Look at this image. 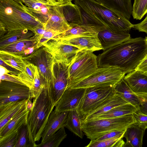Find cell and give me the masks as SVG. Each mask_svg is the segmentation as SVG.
Listing matches in <instances>:
<instances>
[{
    "instance_id": "1",
    "label": "cell",
    "mask_w": 147,
    "mask_h": 147,
    "mask_svg": "<svg viewBox=\"0 0 147 147\" xmlns=\"http://www.w3.org/2000/svg\"><path fill=\"white\" fill-rule=\"evenodd\" d=\"M147 53L145 38H130L99 54L98 67H116L127 74L135 69Z\"/></svg>"
},
{
    "instance_id": "2",
    "label": "cell",
    "mask_w": 147,
    "mask_h": 147,
    "mask_svg": "<svg viewBox=\"0 0 147 147\" xmlns=\"http://www.w3.org/2000/svg\"><path fill=\"white\" fill-rule=\"evenodd\" d=\"M81 10L82 25L114 31H127L134 24L96 0H74Z\"/></svg>"
},
{
    "instance_id": "3",
    "label": "cell",
    "mask_w": 147,
    "mask_h": 147,
    "mask_svg": "<svg viewBox=\"0 0 147 147\" xmlns=\"http://www.w3.org/2000/svg\"><path fill=\"white\" fill-rule=\"evenodd\" d=\"M0 22L7 31L27 29L34 33L36 28L44 26L27 6L13 0H0Z\"/></svg>"
},
{
    "instance_id": "4",
    "label": "cell",
    "mask_w": 147,
    "mask_h": 147,
    "mask_svg": "<svg viewBox=\"0 0 147 147\" xmlns=\"http://www.w3.org/2000/svg\"><path fill=\"white\" fill-rule=\"evenodd\" d=\"M33 99L27 122L34 141L38 142L55 105L47 88H45L38 97Z\"/></svg>"
},
{
    "instance_id": "5",
    "label": "cell",
    "mask_w": 147,
    "mask_h": 147,
    "mask_svg": "<svg viewBox=\"0 0 147 147\" xmlns=\"http://www.w3.org/2000/svg\"><path fill=\"white\" fill-rule=\"evenodd\" d=\"M135 122L133 114H130L117 117L83 121L82 129L88 138L94 140L111 131L125 130Z\"/></svg>"
},
{
    "instance_id": "6",
    "label": "cell",
    "mask_w": 147,
    "mask_h": 147,
    "mask_svg": "<svg viewBox=\"0 0 147 147\" xmlns=\"http://www.w3.org/2000/svg\"><path fill=\"white\" fill-rule=\"evenodd\" d=\"M98 68L97 56L93 52L84 50L79 51L69 66L68 86L86 78Z\"/></svg>"
},
{
    "instance_id": "7",
    "label": "cell",
    "mask_w": 147,
    "mask_h": 147,
    "mask_svg": "<svg viewBox=\"0 0 147 147\" xmlns=\"http://www.w3.org/2000/svg\"><path fill=\"white\" fill-rule=\"evenodd\" d=\"M125 74L117 68L98 67L94 73L87 78L70 84L67 88H86L98 86H114L124 78Z\"/></svg>"
},
{
    "instance_id": "8",
    "label": "cell",
    "mask_w": 147,
    "mask_h": 147,
    "mask_svg": "<svg viewBox=\"0 0 147 147\" xmlns=\"http://www.w3.org/2000/svg\"><path fill=\"white\" fill-rule=\"evenodd\" d=\"M113 86H98L86 88L84 94L77 109L84 119L115 93Z\"/></svg>"
},
{
    "instance_id": "9",
    "label": "cell",
    "mask_w": 147,
    "mask_h": 147,
    "mask_svg": "<svg viewBox=\"0 0 147 147\" xmlns=\"http://www.w3.org/2000/svg\"><path fill=\"white\" fill-rule=\"evenodd\" d=\"M70 64L55 62L53 64L51 80L47 88L55 106L68 86Z\"/></svg>"
},
{
    "instance_id": "10",
    "label": "cell",
    "mask_w": 147,
    "mask_h": 147,
    "mask_svg": "<svg viewBox=\"0 0 147 147\" xmlns=\"http://www.w3.org/2000/svg\"><path fill=\"white\" fill-rule=\"evenodd\" d=\"M24 57L37 66L40 76L45 82L46 88L47 87L51 80L53 67L55 62L52 55L42 46Z\"/></svg>"
},
{
    "instance_id": "11",
    "label": "cell",
    "mask_w": 147,
    "mask_h": 147,
    "mask_svg": "<svg viewBox=\"0 0 147 147\" xmlns=\"http://www.w3.org/2000/svg\"><path fill=\"white\" fill-rule=\"evenodd\" d=\"M30 99L28 86L16 83L0 80V105L11 102Z\"/></svg>"
},
{
    "instance_id": "12",
    "label": "cell",
    "mask_w": 147,
    "mask_h": 147,
    "mask_svg": "<svg viewBox=\"0 0 147 147\" xmlns=\"http://www.w3.org/2000/svg\"><path fill=\"white\" fill-rule=\"evenodd\" d=\"M44 48L53 56L55 62H63L69 64L77 53L78 48L61 43L55 40L50 39L42 45Z\"/></svg>"
},
{
    "instance_id": "13",
    "label": "cell",
    "mask_w": 147,
    "mask_h": 147,
    "mask_svg": "<svg viewBox=\"0 0 147 147\" xmlns=\"http://www.w3.org/2000/svg\"><path fill=\"white\" fill-rule=\"evenodd\" d=\"M85 88H67L55 106L59 112L77 109L85 91Z\"/></svg>"
},
{
    "instance_id": "14",
    "label": "cell",
    "mask_w": 147,
    "mask_h": 147,
    "mask_svg": "<svg viewBox=\"0 0 147 147\" xmlns=\"http://www.w3.org/2000/svg\"><path fill=\"white\" fill-rule=\"evenodd\" d=\"M27 7L31 13L44 26L49 19L51 14V9L58 2L54 3L46 0H20Z\"/></svg>"
},
{
    "instance_id": "15",
    "label": "cell",
    "mask_w": 147,
    "mask_h": 147,
    "mask_svg": "<svg viewBox=\"0 0 147 147\" xmlns=\"http://www.w3.org/2000/svg\"><path fill=\"white\" fill-rule=\"evenodd\" d=\"M55 40L61 43L75 47L80 51H90L93 52L103 50L98 34L83 36L69 39Z\"/></svg>"
},
{
    "instance_id": "16",
    "label": "cell",
    "mask_w": 147,
    "mask_h": 147,
    "mask_svg": "<svg viewBox=\"0 0 147 147\" xmlns=\"http://www.w3.org/2000/svg\"><path fill=\"white\" fill-rule=\"evenodd\" d=\"M63 6V4H58L52 7L51 16L44 26L45 29L60 34L71 28L64 15Z\"/></svg>"
},
{
    "instance_id": "17",
    "label": "cell",
    "mask_w": 147,
    "mask_h": 147,
    "mask_svg": "<svg viewBox=\"0 0 147 147\" xmlns=\"http://www.w3.org/2000/svg\"><path fill=\"white\" fill-rule=\"evenodd\" d=\"M38 37L34 35L31 38L20 41L7 45L0 50L23 57L28 56L38 49Z\"/></svg>"
},
{
    "instance_id": "18",
    "label": "cell",
    "mask_w": 147,
    "mask_h": 147,
    "mask_svg": "<svg viewBox=\"0 0 147 147\" xmlns=\"http://www.w3.org/2000/svg\"><path fill=\"white\" fill-rule=\"evenodd\" d=\"M68 111L59 112L55 110L51 113L41 135L42 142L62 127H65Z\"/></svg>"
},
{
    "instance_id": "19",
    "label": "cell",
    "mask_w": 147,
    "mask_h": 147,
    "mask_svg": "<svg viewBox=\"0 0 147 147\" xmlns=\"http://www.w3.org/2000/svg\"><path fill=\"white\" fill-rule=\"evenodd\" d=\"M98 36L103 48V51L131 38L129 32L114 31L107 29L99 32Z\"/></svg>"
},
{
    "instance_id": "20",
    "label": "cell",
    "mask_w": 147,
    "mask_h": 147,
    "mask_svg": "<svg viewBox=\"0 0 147 147\" xmlns=\"http://www.w3.org/2000/svg\"><path fill=\"white\" fill-rule=\"evenodd\" d=\"M30 100V99H24L0 105V130L16 114L27 105Z\"/></svg>"
},
{
    "instance_id": "21",
    "label": "cell",
    "mask_w": 147,
    "mask_h": 147,
    "mask_svg": "<svg viewBox=\"0 0 147 147\" xmlns=\"http://www.w3.org/2000/svg\"><path fill=\"white\" fill-rule=\"evenodd\" d=\"M29 102L0 130V137L5 136L18 131L23 125L27 122L28 115L30 111Z\"/></svg>"
},
{
    "instance_id": "22",
    "label": "cell",
    "mask_w": 147,
    "mask_h": 147,
    "mask_svg": "<svg viewBox=\"0 0 147 147\" xmlns=\"http://www.w3.org/2000/svg\"><path fill=\"white\" fill-rule=\"evenodd\" d=\"M123 79L135 94H147V74L134 70Z\"/></svg>"
},
{
    "instance_id": "23",
    "label": "cell",
    "mask_w": 147,
    "mask_h": 147,
    "mask_svg": "<svg viewBox=\"0 0 147 147\" xmlns=\"http://www.w3.org/2000/svg\"><path fill=\"white\" fill-rule=\"evenodd\" d=\"M146 129L135 122L130 125L126 129L123 136L126 140L123 147H142Z\"/></svg>"
},
{
    "instance_id": "24",
    "label": "cell",
    "mask_w": 147,
    "mask_h": 147,
    "mask_svg": "<svg viewBox=\"0 0 147 147\" xmlns=\"http://www.w3.org/2000/svg\"><path fill=\"white\" fill-rule=\"evenodd\" d=\"M67 30L51 39L59 40L69 39L83 36H94L98 34V32L95 28L87 25H74Z\"/></svg>"
},
{
    "instance_id": "25",
    "label": "cell",
    "mask_w": 147,
    "mask_h": 147,
    "mask_svg": "<svg viewBox=\"0 0 147 147\" xmlns=\"http://www.w3.org/2000/svg\"><path fill=\"white\" fill-rule=\"evenodd\" d=\"M127 103H128L115 93L89 113L84 118L83 121L92 119L113 108Z\"/></svg>"
},
{
    "instance_id": "26",
    "label": "cell",
    "mask_w": 147,
    "mask_h": 147,
    "mask_svg": "<svg viewBox=\"0 0 147 147\" xmlns=\"http://www.w3.org/2000/svg\"><path fill=\"white\" fill-rule=\"evenodd\" d=\"M129 20L132 14L131 0H96Z\"/></svg>"
},
{
    "instance_id": "27",
    "label": "cell",
    "mask_w": 147,
    "mask_h": 147,
    "mask_svg": "<svg viewBox=\"0 0 147 147\" xmlns=\"http://www.w3.org/2000/svg\"><path fill=\"white\" fill-rule=\"evenodd\" d=\"M114 90L115 94L138 108L140 103V98L133 92L123 78L115 85Z\"/></svg>"
},
{
    "instance_id": "28",
    "label": "cell",
    "mask_w": 147,
    "mask_h": 147,
    "mask_svg": "<svg viewBox=\"0 0 147 147\" xmlns=\"http://www.w3.org/2000/svg\"><path fill=\"white\" fill-rule=\"evenodd\" d=\"M35 35L27 29L17 30L8 31L0 38V49L11 44L23 40L30 39Z\"/></svg>"
},
{
    "instance_id": "29",
    "label": "cell",
    "mask_w": 147,
    "mask_h": 147,
    "mask_svg": "<svg viewBox=\"0 0 147 147\" xmlns=\"http://www.w3.org/2000/svg\"><path fill=\"white\" fill-rule=\"evenodd\" d=\"M83 118L77 109L68 111L65 127L76 136L83 138L84 133L82 129Z\"/></svg>"
},
{
    "instance_id": "30",
    "label": "cell",
    "mask_w": 147,
    "mask_h": 147,
    "mask_svg": "<svg viewBox=\"0 0 147 147\" xmlns=\"http://www.w3.org/2000/svg\"><path fill=\"white\" fill-rule=\"evenodd\" d=\"M63 10L65 18L71 27L82 24L83 21L81 10L74 3L71 2L63 4Z\"/></svg>"
},
{
    "instance_id": "31",
    "label": "cell",
    "mask_w": 147,
    "mask_h": 147,
    "mask_svg": "<svg viewBox=\"0 0 147 147\" xmlns=\"http://www.w3.org/2000/svg\"><path fill=\"white\" fill-rule=\"evenodd\" d=\"M0 59L21 72L24 71L26 66L30 63L24 57L2 50H0Z\"/></svg>"
},
{
    "instance_id": "32",
    "label": "cell",
    "mask_w": 147,
    "mask_h": 147,
    "mask_svg": "<svg viewBox=\"0 0 147 147\" xmlns=\"http://www.w3.org/2000/svg\"><path fill=\"white\" fill-rule=\"evenodd\" d=\"M137 110V108L135 106L129 103H127L113 108L109 111L91 120L119 117L132 114Z\"/></svg>"
},
{
    "instance_id": "33",
    "label": "cell",
    "mask_w": 147,
    "mask_h": 147,
    "mask_svg": "<svg viewBox=\"0 0 147 147\" xmlns=\"http://www.w3.org/2000/svg\"><path fill=\"white\" fill-rule=\"evenodd\" d=\"M18 139L14 147H36L30 126L27 122L18 129Z\"/></svg>"
},
{
    "instance_id": "34",
    "label": "cell",
    "mask_w": 147,
    "mask_h": 147,
    "mask_svg": "<svg viewBox=\"0 0 147 147\" xmlns=\"http://www.w3.org/2000/svg\"><path fill=\"white\" fill-rule=\"evenodd\" d=\"M37 67L33 64L29 63L26 66L24 71L20 72L17 76L13 75L28 87L30 90L34 84V76Z\"/></svg>"
},
{
    "instance_id": "35",
    "label": "cell",
    "mask_w": 147,
    "mask_h": 147,
    "mask_svg": "<svg viewBox=\"0 0 147 147\" xmlns=\"http://www.w3.org/2000/svg\"><path fill=\"white\" fill-rule=\"evenodd\" d=\"M65 127H62L36 147H58L67 136Z\"/></svg>"
},
{
    "instance_id": "36",
    "label": "cell",
    "mask_w": 147,
    "mask_h": 147,
    "mask_svg": "<svg viewBox=\"0 0 147 147\" xmlns=\"http://www.w3.org/2000/svg\"><path fill=\"white\" fill-rule=\"evenodd\" d=\"M46 87L45 82L40 76L37 67L34 76V84L30 90L31 99L38 97Z\"/></svg>"
},
{
    "instance_id": "37",
    "label": "cell",
    "mask_w": 147,
    "mask_h": 147,
    "mask_svg": "<svg viewBox=\"0 0 147 147\" xmlns=\"http://www.w3.org/2000/svg\"><path fill=\"white\" fill-rule=\"evenodd\" d=\"M147 13V0H134L132 16L134 19L141 20Z\"/></svg>"
},
{
    "instance_id": "38",
    "label": "cell",
    "mask_w": 147,
    "mask_h": 147,
    "mask_svg": "<svg viewBox=\"0 0 147 147\" xmlns=\"http://www.w3.org/2000/svg\"><path fill=\"white\" fill-rule=\"evenodd\" d=\"M124 135L102 140H91L86 147H117L119 140Z\"/></svg>"
},
{
    "instance_id": "39",
    "label": "cell",
    "mask_w": 147,
    "mask_h": 147,
    "mask_svg": "<svg viewBox=\"0 0 147 147\" xmlns=\"http://www.w3.org/2000/svg\"><path fill=\"white\" fill-rule=\"evenodd\" d=\"M18 137V131L5 136L0 137V147H14Z\"/></svg>"
},
{
    "instance_id": "40",
    "label": "cell",
    "mask_w": 147,
    "mask_h": 147,
    "mask_svg": "<svg viewBox=\"0 0 147 147\" xmlns=\"http://www.w3.org/2000/svg\"><path fill=\"white\" fill-rule=\"evenodd\" d=\"M59 34V33L54 31L47 29L43 34L38 37L37 49H38L41 47L44 43Z\"/></svg>"
},
{
    "instance_id": "41",
    "label": "cell",
    "mask_w": 147,
    "mask_h": 147,
    "mask_svg": "<svg viewBox=\"0 0 147 147\" xmlns=\"http://www.w3.org/2000/svg\"><path fill=\"white\" fill-rule=\"evenodd\" d=\"M135 122L141 126L147 129V115L137 110L133 114Z\"/></svg>"
},
{
    "instance_id": "42",
    "label": "cell",
    "mask_w": 147,
    "mask_h": 147,
    "mask_svg": "<svg viewBox=\"0 0 147 147\" xmlns=\"http://www.w3.org/2000/svg\"><path fill=\"white\" fill-rule=\"evenodd\" d=\"M126 129L124 130H115L111 131L104 134L94 140H102L113 138L123 135L124 134Z\"/></svg>"
},
{
    "instance_id": "43",
    "label": "cell",
    "mask_w": 147,
    "mask_h": 147,
    "mask_svg": "<svg viewBox=\"0 0 147 147\" xmlns=\"http://www.w3.org/2000/svg\"><path fill=\"white\" fill-rule=\"evenodd\" d=\"M0 80L8 81L25 85L19 80L14 77L13 75L8 73H5L1 75Z\"/></svg>"
},
{
    "instance_id": "44",
    "label": "cell",
    "mask_w": 147,
    "mask_h": 147,
    "mask_svg": "<svg viewBox=\"0 0 147 147\" xmlns=\"http://www.w3.org/2000/svg\"><path fill=\"white\" fill-rule=\"evenodd\" d=\"M133 28L139 32H144L147 34V15L144 20L142 22L134 24Z\"/></svg>"
},
{
    "instance_id": "45",
    "label": "cell",
    "mask_w": 147,
    "mask_h": 147,
    "mask_svg": "<svg viewBox=\"0 0 147 147\" xmlns=\"http://www.w3.org/2000/svg\"><path fill=\"white\" fill-rule=\"evenodd\" d=\"M135 70L147 74V53Z\"/></svg>"
},
{
    "instance_id": "46",
    "label": "cell",
    "mask_w": 147,
    "mask_h": 147,
    "mask_svg": "<svg viewBox=\"0 0 147 147\" xmlns=\"http://www.w3.org/2000/svg\"><path fill=\"white\" fill-rule=\"evenodd\" d=\"M139 97L140 102L137 108V111L141 113L147 115V101L144 99Z\"/></svg>"
},
{
    "instance_id": "47",
    "label": "cell",
    "mask_w": 147,
    "mask_h": 147,
    "mask_svg": "<svg viewBox=\"0 0 147 147\" xmlns=\"http://www.w3.org/2000/svg\"><path fill=\"white\" fill-rule=\"evenodd\" d=\"M0 66H3L7 69L10 72L11 75L17 76L19 73L21 72L8 65L1 59H0Z\"/></svg>"
},
{
    "instance_id": "48",
    "label": "cell",
    "mask_w": 147,
    "mask_h": 147,
    "mask_svg": "<svg viewBox=\"0 0 147 147\" xmlns=\"http://www.w3.org/2000/svg\"><path fill=\"white\" fill-rule=\"evenodd\" d=\"M7 32L4 26L0 22V38L4 36Z\"/></svg>"
},
{
    "instance_id": "49",
    "label": "cell",
    "mask_w": 147,
    "mask_h": 147,
    "mask_svg": "<svg viewBox=\"0 0 147 147\" xmlns=\"http://www.w3.org/2000/svg\"><path fill=\"white\" fill-rule=\"evenodd\" d=\"M136 94L138 96L144 99L147 101V94L140 93Z\"/></svg>"
},
{
    "instance_id": "50",
    "label": "cell",
    "mask_w": 147,
    "mask_h": 147,
    "mask_svg": "<svg viewBox=\"0 0 147 147\" xmlns=\"http://www.w3.org/2000/svg\"><path fill=\"white\" fill-rule=\"evenodd\" d=\"M74 0H60L61 3L62 4H64L70 2H72Z\"/></svg>"
},
{
    "instance_id": "51",
    "label": "cell",
    "mask_w": 147,
    "mask_h": 147,
    "mask_svg": "<svg viewBox=\"0 0 147 147\" xmlns=\"http://www.w3.org/2000/svg\"><path fill=\"white\" fill-rule=\"evenodd\" d=\"M46 0L49 1L54 3H57L58 2L56 0Z\"/></svg>"
},
{
    "instance_id": "52",
    "label": "cell",
    "mask_w": 147,
    "mask_h": 147,
    "mask_svg": "<svg viewBox=\"0 0 147 147\" xmlns=\"http://www.w3.org/2000/svg\"><path fill=\"white\" fill-rule=\"evenodd\" d=\"M13 0L18 2V3H19L20 4H23V3L21 2V1H20V0Z\"/></svg>"
},
{
    "instance_id": "53",
    "label": "cell",
    "mask_w": 147,
    "mask_h": 147,
    "mask_svg": "<svg viewBox=\"0 0 147 147\" xmlns=\"http://www.w3.org/2000/svg\"><path fill=\"white\" fill-rule=\"evenodd\" d=\"M57 0V1L59 3H60L61 4V3H60V0Z\"/></svg>"
},
{
    "instance_id": "54",
    "label": "cell",
    "mask_w": 147,
    "mask_h": 147,
    "mask_svg": "<svg viewBox=\"0 0 147 147\" xmlns=\"http://www.w3.org/2000/svg\"><path fill=\"white\" fill-rule=\"evenodd\" d=\"M145 38L147 43V36Z\"/></svg>"
}]
</instances>
